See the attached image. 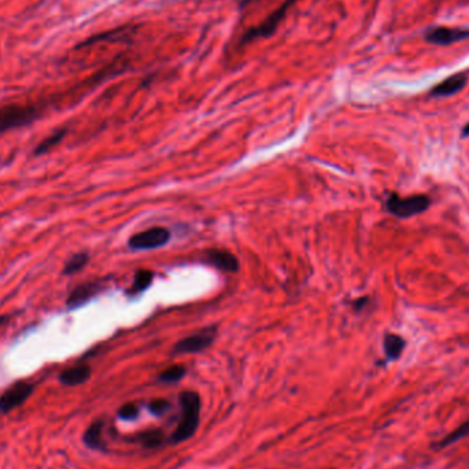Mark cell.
<instances>
[{"label": "cell", "mask_w": 469, "mask_h": 469, "mask_svg": "<svg viewBox=\"0 0 469 469\" xmlns=\"http://www.w3.org/2000/svg\"><path fill=\"white\" fill-rule=\"evenodd\" d=\"M8 320H10V316H8V315H1V316H0V328H1L4 324H7Z\"/></svg>", "instance_id": "obj_27"}, {"label": "cell", "mask_w": 469, "mask_h": 469, "mask_svg": "<svg viewBox=\"0 0 469 469\" xmlns=\"http://www.w3.org/2000/svg\"><path fill=\"white\" fill-rule=\"evenodd\" d=\"M103 427H104L103 420H96L93 424H90V427L86 429L83 440L86 446L90 447L91 450H102L104 447Z\"/></svg>", "instance_id": "obj_15"}, {"label": "cell", "mask_w": 469, "mask_h": 469, "mask_svg": "<svg viewBox=\"0 0 469 469\" xmlns=\"http://www.w3.org/2000/svg\"><path fill=\"white\" fill-rule=\"evenodd\" d=\"M217 336V327H209L202 329L193 335H189L187 337L177 342L173 347L175 356H183V354H195L200 353L206 349H209Z\"/></svg>", "instance_id": "obj_5"}, {"label": "cell", "mask_w": 469, "mask_h": 469, "mask_svg": "<svg viewBox=\"0 0 469 469\" xmlns=\"http://www.w3.org/2000/svg\"><path fill=\"white\" fill-rule=\"evenodd\" d=\"M35 385L29 381L21 380L15 381L0 395V412L8 413L19 406H22L33 394Z\"/></svg>", "instance_id": "obj_6"}, {"label": "cell", "mask_w": 469, "mask_h": 469, "mask_svg": "<svg viewBox=\"0 0 469 469\" xmlns=\"http://www.w3.org/2000/svg\"><path fill=\"white\" fill-rule=\"evenodd\" d=\"M91 375H93L91 367L87 364H81V365H76V367L62 371L58 376V379H59V383L66 387H76V385H81L87 383L91 379Z\"/></svg>", "instance_id": "obj_13"}, {"label": "cell", "mask_w": 469, "mask_h": 469, "mask_svg": "<svg viewBox=\"0 0 469 469\" xmlns=\"http://www.w3.org/2000/svg\"><path fill=\"white\" fill-rule=\"evenodd\" d=\"M187 374V369L186 367L183 365H173V367H169L166 368L161 375H159V380L162 383H177L180 381L184 376Z\"/></svg>", "instance_id": "obj_21"}, {"label": "cell", "mask_w": 469, "mask_h": 469, "mask_svg": "<svg viewBox=\"0 0 469 469\" xmlns=\"http://www.w3.org/2000/svg\"><path fill=\"white\" fill-rule=\"evenodd\" d=\"M100 291H103V284L100 282L83 283L77 285L66 299V309L74 310L86 303H88Z\"/></svg>", "instance_id": "obj_9"}, {"label": "cell", "mask_w": 469, "mask_h": 469, "mask_svg": "<svg viewBox=\"0 0 469 469\" xmlns=\"http://www.w3.org/2000/svg\"><path fill=\"white\" fill-rule=\"evenodd\" d=\"M469 39V28L432 26L424 33V40L435 46H450Z\"/></svg>", "instance_id": "obj_7"}, {"label": "cell", "mask_w": 469, "mask_h": 469, "mask_svg": "<svg viewBox=\"0 0 469 469\" xmlns=\"http://www.w3.org/2000/svg\"><path fill=\"white\" fill-rule=\"evenodd\" d=\"M469 435V419L467 422H463L461 425H459L453 432L447 434L445 438H442L439 442H435L432 445V447L435 450H442V449H446L454 443H457L459 440L467 438Z\"/></svg>", "instance_id": "obj_16"}, {"label": "cell", "mask_w": 469, "mask_h": 469, "mask_svg": "<svg viewBox=\"0 0 469 469\" xmlns=\"http://www.w3.org/2000/svg\"><path fill=\"white\" fill-rule=\"evenodd\" d=\"M117 415L121 420H135L139 416V408L135 404H125L118 409Z\"/></svg>", "instance_id": "obj_23"}, {"label": "cell", "mask_w": 469, "mask_h": 469, "mask_svg": "<svg viewBox=\"0 0 469 469\" xmlns=\"http://www.w3.org/2000/svg\"><path fill=\"white\" fill-rule=\"evenodd\" d=\"M88 261H90L88 253H77V254H74L73 257H70V258L65 262V267H63L62 273H63L65 276L76 275V273H79L80 271L84 269V267L88 264Z\"/></svg>", "instance_id": "obj_18"}, {"label": "cell", "mask_w": 469, "mask_h": 469, "mask_svg": "<svg viewBox=\"0 0 469 469\" xmlns=\"http://www.w3.org/2000/svg\"><path fill=\"white\" fill-rule=\"evenodd\" d=\"M139 442L145 449H157L164 445L165 442V434L161 429H150L143 432L138 436Z\"/></svg>", "instance_id": "obj_19"}, {"label": "cell", "mask_w": 469, "mask_h": 469, "mask_svg": "<svg viewBox=\"0 0 469 469\" xmlns=\"http://www.w3.org/2000/svg\"><path fill=\"white\" fill-rule=\"evenodd\" d=\"M136 29H138V26H134V25L121 26V28H117V29H113V31L93 36V38L84 40L81 45H79L77 48L88 47V46H93L96 43H100V42H125V40H129L136 33Z\"/></svg>", "instance_id": "obj_12"}, {"label": "cell", "mask_w": 469, "mask_h": 469, "mask_svg": "<svg viewBox=\"0 0 469 469\" xmlns=\"http://www.w3.org/2000/svg\"><path fill=\"white\" fill-rule=\"evenodd\" d=\"M169 409H170V402L166 401V399H164V398L152 399V401L148 404V411H150V413H152V415L157 416V418L164 416Z\"/></svg>", "instance_id": "obj_22"}, {"label": "cell", "mask_w": 469, "mask_h": 469, "mask_svg": "<svg viewBox=\"0 0 469 469\" xmlns=\"http://www.w3.org/2000/svg\"><path fill=\"white\" fill-rule=\"evenodd\" d=\"M169 239H170V232L166 228L154 227L147 231L134 234L129 239L128 246L132 250H152V248L162 247L164 244L169 241Z\"/></svg>", "instance_id": "obj_8"}, {"label": "cell", "mask_w": 469, "mask_h": 469, "mask_svg": "<svg viewBox=\"0 0 469 469\" xmlns=\"http://www.w3.org/2000/svg\"><path fill=\"white\" fill-rule=\"evenodd\" d=\"M182 418L176 429L172 432L169 442L170 445H179L191 439L199 428L200 422V397L196 391H184L180 395Z\"/></svg>", "instance_id": "obj_1"}, {"label": "cell", "mask_w": 469, "mask_h": 469, "mask_svg": "<svg viewBox=\"0 0 469 469\" xmlns=\"http://www.w3.org/2000/svg\"><path fill=\"white\" fill-rule=\"evenodd\" d=\"M66 135H67V129L66 128H61V129L55 131L52 135H49L45 141H40L36 145V148L33 151V157H40V155L47 154L54 147H56L61 141H63Z\"/></svg>", "instance_id": "obj_17"}, {"label": "cell", "mask_w": 469, "mask_h": 469, "mask_svg": "<svg viewBox=\"0 0 469 469\" xmlns=\"http://www.w3.org/2000/svg\"><path fill=\"white\" fill-rule=\"evenodd\" d=\"M42 117V110L35 106L8 104L0 109V135L28 127Z\"/></svg>", "instance_id": "obj_4"}, {"label": "cell", "mask_w": 469, "mask_h": 469, "mask_svg": "<svg viewBox=\"0 0 469 469\" xmlns=\"http://www.w3.org/2000/svg\"><path fill=\"white\" fill-rule=\"evenodd\" d=\"M203 261L220 271L234 273L239 271V261L232 253L221 248H210L203 254Z\"/></svg>", "instance_id": "obj_10"}, {"label": "cell", "mask_w": 469, "mask_h": 469, "mask_svg": "<svg viewBox=\"0 0 469 469\" xmlns=\"http://www.w3.org/2000/svg\"><path fill=\"white\" fill-rule=\"evenodd\" d=\"M367 303H368V298H361V299H357V301H356L354 308H356L357 310H361Z\"/></svg>", "instance_id": "obj_25"}, {"label": "cell", "mask_w": 469, "mask_h": 469, "mask_svg": "<svg viewBox=\"0 0 469 469\" xmlns=\"http://www.w3.org/2000/svg\"><path fill=\"white\" fill-rule=\"evenodd\" d=\"M432 205L428 195L418 193L411 196H399L397 192H391L385 200V209L397 218H411L427 212Z\"/></svg>", "instance_id": "obj_3"}, {"label": "cell", "mask_w": 469, "mask_h": 469, "mask_svg": "<svg viewBox=\"0 0 469 469\" xmlns=\"http://www.w3.org/2000/svg\"><path fill=\"white\" fill-rule=\"evenodd\" d=\"M296 1L299 0H284L282 4L278 8H275L261 24L246 28L239 36V40L236 45L237 48H246L257 40L272 38L279 29V26L282 25L289 10L296 4Z\"/></svg>", "instance_id": "obj_2"}, {"label": "cell", "mask_w": 469, "mask_h": 469, "mask_svg": "<svg viewBox=\"0 0 469 469\" xmlns=\"http://www.w3.org/2000/svg\"><path fill=\"white\" fill-rule=\"evenodd\" d=\"M461 138H464V139L469 138V122L468 124H466L464 128L461 129Z\"/></svg>", "instance_id": "obj_26"}, {"label": "cell", "mask_w": 469, "mask_h": 469, "mask_svg": "<svg viewBox=\"0 0 469 469\" xmlns=\"http://www.w3.org/2000/svg\"><path fill=\"white\" fill-rule=\"evenodd\" d=\"M467 83H468L467 74H464V73H456V74L445 79L439 84H436L429 91V96L431 97H449V96H453V95L461 93L466 88Z\"/></svg>", "instance_id": "obj_11"}, {"label": "cell", "mask_w": 469, "mask_h": 469, "mask_svg": "<svg viewBox=\"0 0 469 469\" xmlns=\"http://www.w3.org/2000/svg\"><path fill=\"white\" fill-rule=\"evenodd\" d=\"M406 342L397 333H385L383 339V350L387 361H397L405 350Z\"/></svg>", "instance_id": "obj_14"}, {"label": "cell", "mask_w": 469, "mask_h": 469, "mask_svg": "<svg viewBox=\"0 0 469 469\" xmlns=\"http://www.w3.org/2000/svg\"><path fill=\"white\" fill-rule=\"evenodd\" d=\"M152 279H154V273L148 269H141L136 276H135V280H134V284L131 285V288L128 289V294L129 295H138L143 292L144 289H147L151 283H152Z\"/></svg>", "instance_id": "obj_20"}, {"label": "cell", "mask_w": 469, "mask_h": 469, "mask_svg": "<svg viewBox=\"0 0 469 469\" xmlns=\"http://www.w3.org/2000/svg\"><path fill=\"white\" fill-rule=\"evenodd\" d=\"M260 0H239V4H237V10L240 13H244L250 6H253L254 3H257Z\"/></svg>", "instance_id": "obj_24"}]
</instances>
